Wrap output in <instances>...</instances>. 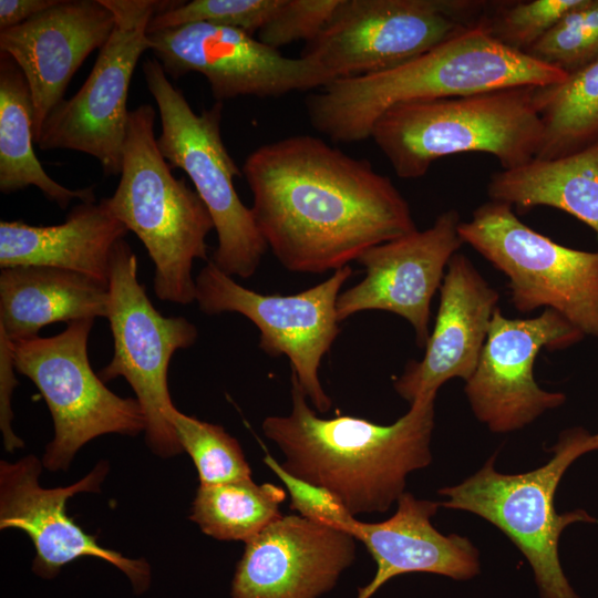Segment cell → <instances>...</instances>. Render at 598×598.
I'll return each instance as SVG.
<instances>
[{
    "instance_id": "9a60e30c",
    "label": "cell",
    "mask_w": 598,
    "mask_h": 598,
    "mask_svg": "<svg viewBox=\"0 0 598 598\" xmlns=\"http://www.w3.org/2000/svg\"><path fill=\"white\" fill-rule=\"evenodd\" d=\"M584 338L553 309L533 318L511 319L497 307L478 363L464 388L476 419L494 433H508L560 406L566 395L537 384L535 360L542 349H566Z\"/></svg>"
},
{
    "instance_id": "d590c367",
    "label": "cell",
    "mask_w": 598,
    "mask_h": 598,
    "mask_svg": "<svg viewBox=\"0 0 598 598\" xmlns=\"http://www.w3.org/2000/svg\"><path fill=\"white\" fill-rule=\"evenodd\" d=\"M591 442H592L595 451H597L598 450V432L596 434H591Z\"/></svg>"
},
{
    "instance_id": "8992f818",
    "label": "cell",
    "mask_w": 598,
    "mask_h": 598,
    "mask_svg": "<svg viewBox=\"0 0 598 598\" xmlns=\"http://www.w3.org/2000/svg\"><path fill=\"white\" fill-rule=\"evenodd\" d=\"M545 465L520 474H503L491 457L474 475L439 491L442 506L473 513L502 530L533 568L542 598H579L559 561L564 528L577 522L598 523L582 509L558 514L555 493L569 465L595 451L591 434L581 427L563 432Z\"/></svg>"
},
{
    "instance_id": "ac0fdd59",
    "label": "cell",
    "mask_w": 598,
    "mask_h": 598,
    "mask_svg": "<svg viewBox=\"0 0 598 598\" xmlns=\"http://www.w3.org/2000/svg\"><path fill=\"white\" fill-rule=\"evenodd\" d=\"M355 540L299 515H281L245 543L231 597L318 598L353 563Z\"/></svg>"
},
{
    "instance_id": "30bf717a",
    "label": "cell",
    "mask_w": 598,
    "mask_h": 598,
    "mask_svg": "<svg viewBox=\"0 0 598 598\" xmlns=\"http://www.w3.org/2000/svg\"><path fill=\"white\" fill-rule=\"evenodd\" d=\"M94 320L73 321L52 337L10 341L16 371L37 385L53 419L54 437L42 457L53 472L66 471L78 451L100 435L145 431L138 401L113 393L91 368Z\"/></svg>"
},
{
    "instance_id": "5bb4252c",
    "label": "cell",
    "mask_w": 598,
    "mask_h": 598,
    "mask_svg": "<svg viewBox=\"0 0 598 598\" xmlns=\"http://www.w3.org/2000/svg\"><path fill=\"white\" fill-rule=\"evenodd\" d=\"M147 39L167 75L203 74L217 102L238 96L277 97L332 82L317 63L282 55L235 28L190 23L147 32Z\"/></svg>"
},
{
    "instance_id": "836d02e7",
    "label": "cell",
    "mask_w": 598,
    "mask_h": 598,
    "mask_svg": "<svg viewBox=\"0 0 598 598\" xmlns=\"http://www.w3.org/2000/svg\"><path fill=\"white\" fill-rule=\"evenodd\" d=\"M14 371L10 340L0 331V427L7 452H13L24 446L23 441L16 435L12 429L11 399L18 384Z\"/></svg>"
},
{
    "instance_id": "83f0119b",
    "label": "cell",
    "mask_w": 598,
    "mask_h": 598,
    "mask_svg": "<svg viewBox=\"0 0 598 598\" xmlns=\"http://www.w3.org/2000/svg\"><path fill=\"white\" fill-rule=\"evenodd\" d=\"M184 452L193 460L199 484L249 478L251 470L238 441L221 425L182 413L176 406L167 414Z\"/></svg>"
},
{
    "instance_id": "f1b7e54d",
    "label": "cell",
    "mask_w": 598,
    "mask_h": 598,
    "mask_svg": "<svg viewBox=\"0 0 598 598\" xmlns=\"http://www.w3.org/2000/svg\"><path fill=\"white\" fill-rule=\"evenodd\" d=\"M525 54L567 75L598 61V0H582Z\"/></svg>"
},
{
    "instance_id": "484cf974",
    "label": "cell",
    "mask_w": 598,
    "mask_h": 598,
    "mask_svg": "<svg viewBox=\"0 0 598 598\" xmlns=\"http://www.w3.org/2000/svg\"><path fill=\"white\" fill-rule=\"evenodd\" d=\"M543 132L536 159L566 156L598 143V61L556 84L536 86Z\"/></svg>"
},
{
    "instance_id": "2e32d148",
    "label": "cell",
    "mask_w": 598,
    "mask_h": 598,
    "mask_svg": "<svg viewBox=\"0 0 598 598\" xmlns=\"http://www.w3.org/2000/svg\"><path fill=\"white\" fill-rule=\"evenodd\" d=\"M42 467V460L34 454L16 462H0V528H17L30 537L35 548L32 571L52 579L72 560L93 557L120 569L135 594L145 592L151 585L150 564L144 558H127L102 547L65 509L68 499L75 494L100 492L109 463L100 461L76 483L54 488H44L39 483Z\"/></svg>"
},
{
    "instance_id": "6da1fadb",
    "label": "cell",
    "mask_w": 598,
    "mask_h": 598,
    "mask_svg": "<svg viewBox=\"0 0 598 598\" xmlns=\"http://www.w3.org/2000/svg\"><path fill=\"white\" fill-rule=\"evenodd\" d=\"M243 173L257 227L292 272L336 271L369 248L417 229L389 177L312 135L259 146Z\"/></svg>"
},
{
    "instance_id": "277c9868",
    "label": "cell",
    "mask_w": 598,
    "mask_h": 598,
    "mask_svg": "<svg viewBox=\"0 0 598 598\" xmlns=\"http://www.w3.org/2000/svg\"><path fill=\"white\" fill-rule=\"evenodd\" d=\"M535 87L399 103L380 115L370 137L401 178L422 177L435 161L466 152L516 168L535 158L542 140Z\"/></svg>"
},
{
    "instance_id": "7c38bea8",
    "label": "cell",
    "mask_w": 598,
    "mask_h": 598,
    "mask_svg": "<svg viewBox=\"0 0 598 598\" xmlns=\"http://www.w3.org/2000/svg\"><path fill=\"white\" fill-rule=\"evenodd\" d=\"M115 27L100 49L86 81L58 104L44 121L35 144L42 151L71 150L96 158L105 175L121 174L130 111L127 96L140 56L150 50L152 18L177 1L103 0Z\"/></svg>"
},
{
    "instance_id": "f546056e",
    "label": "cell",
    "mask_w": 598,
    "mask_h": 598,
    "mask_svg": "<svg viewBox=\"0 0 598 598\" xmlns=\"http://www.w3.org/2000/svg\"><path fill=\"white\" fill-rule=\"evenodd\" d=\"M582 0H528L491 2L483 23L496 41L526 53Z\"/></svg>"
},
{
    "instance_id": "d6a6232c",
    "label": "cell",
    "mask_w": 598,
    "mask_h": 598,
    "mask_svg": "<svg viewBox=\"0 0 598 598\" xmlns=\"http://www.w3.org/2000/svg\"><path fill=\"white\" fill-rule=\"evenodd\" d=\"M262 461L285 485L290 497V508L299 516L352 535L358 519L349 513L334 494L324 487L293 476L268 453Z\"/></svg>"
},
{
    "instance_id": "ffe728a7",
    "label": "cell",
    "mask_w": 598,
    "mask_h": 598,
    "mask_svg": "<svg viewBox=\"0 0 598 598\" xmlns=\"http://www.w3.org/2000/svg\"><path fill=\"white\" fill-rule=\"evenodd\" d=\"M499 295L472 261L456 252L442 285L433 331L420 361H409L394 380L396 393L410 402L436 398L448 380L465 382L478 363Z\"/></svg>"
},
{
    "instance_id": "5b68a950",
    "label": "cell",
    "mask_w": 598,
    "mask_h": 598,
    "mask_svg": "<svg viewBox=\"0 0 598 598\" xmlns=\"http://www.w3.org/2000/svg\"><path fill=\"white\" fill-rule=\"evenodd\" d=\"M154 122L151 104L130 111L120 182L107 202L146 248L154 264L156 297L188 305L196 299L193 264L208 261L206 237L214 223L196 190L172 174L158 148Z\"/></svg>"
},
{
    "instance_id": "4dcf8cb0",
    "label": "cell",
    "mask_w": 598,
    "mask_h": 598,
    "mask_svg": "<svg viewBox=\"0 0 598 598\" xmlns=\"http://www.w3.org/2000/svg\"><path fill=\"white\" fill-rule=\"evenodd\" d=\"M282 0H193L177 1L156 13L147 32L190 23H209L243 30L252 35L268 22Z\"/></svg>"
},
{
    "instance_id": "d4e9b609",
    "label": "cell",
    "mask_w": 598,
    "mask_h": 598,
    "mask_svg": "<svg viewBox=\"0 0 598 598\" xmlns=\"http://www.w3.org/2000/svg\"><path fill=\"white\" fill-rule=\"evenodd\" d=\"M33 142L34 107L27 79L18 64L0 52L1 193L35 186L61 209L74 199L96 200L93 187L70 189L51 178L35 156Z\"/></svg>"
},
{
    "instance_id": "1f68e13d",
    "label": "cell",
    "mask_w": 598,
    "mask_h": 598,
    "mask_svg": "<svg viewBox=\"0 0 598 598\" xmlns=\"http://www.w3.org/2000/svg\"><path fill=\"white\" fill-rule=\"evenodd\" d=\"M340 0H282L280 7L257 33L270 48L315 39L326 27Z\"/></svg>"
},
{
    "instance_id": "4316f807",
    "label": "cell",
    "mask_w": 598,
    "mask_h": 598,
    "mask_svg": "<svg viewBox=\"0 0 598 598\" xmlns=\"http://www.w3.org/2000/svg\"><path fill=\"white\" fill-rule=\"evenodd\" d=\"M286 495L282 487L251 477L199 484L189 519L215 539L247 543L281 516Z\"/></svg>"
},
{
    "instance_id": "603a6c76",
    "label": "cell",
    "mask_w": 598,
    "mask_h": 598,
    "mask_svg": "<svg viewBox=\"0 0 598 598\" xmlns=\"http://www.w3.org/2000/svg\"><path fill=\"white\" fill-rule=\"evenodd\" d=\"M109 285L90 276L43 266L0 272V331L10 341L38 337L54 322L106 318Z\"/></svg>"
},
{
    "instance_id": "e0dca14e",
    "label": "cell",
    "mask_w": 598,
    "mask_h": 598,
    "mask_svg": "<svg viewBox=\"0 0 598 598\" xmlns=\"http://www.w3.org/2000/svg\"><path fill=\"white\" fill-rule=\"evenodd\" d=\"M456 209L440 214L432 226L373 246L357 262L365 277L341 292L339 322L367 310H382L405 319L415 342L424 348L430 338L431 301L440 289L447 265L464 244Z\"/></svg>"
},
{
    "instance_id": "4fadbf2b",
    "label": "cell",
    "mask_w": 598,
    "mask_h": 598,
    "mask_svg": "<svg viewBox=\"0 0 598 598\" xmlns=\"http://www.w3.org/2000/svg\"><path fill=\"white\" fill-rule=\"evenodd\" d=\"M352 274L348 265L298 293L264 295L239 285L208 260L195 278V301L208 316L237 312L248 318L260 332L259 348L270 357L286 355L291 375L316 410L324 413L332 402L319 369L340 332L337 300Z\"/></svg>"
},
{
    "instance_id": "8fae6325",
    "label": "cell",
    "mask_w": 598,
    "mask_h": 598,
    "mask_svg": "<svg viewBox=\"0 0 598 598\" xmlns=\"http://www.w3.org/2000/svg\"><path fill=\"white\" fill-rule=\"evenodd\" d=\"M114 353L97 375L105 383L124 378L132 386L145 417V440L161 457L183 451L167 414L172 402L167 371L174 353L195 343L198 330L184 317H165L150 300L137 278V258L118 240L113 247L109 275L107 317Z\"/></svg>"
},
{
    "instance_id": "44dd1931",
    "label": "cell",
    "mask_w": 598,
    "mask_h": 598,
    "mask_svg": "<svg viewBox=\"0 0 598 598\" xmlns=\"http://www.w3.org/2000/svg\"><path fill=\"white\" fill-rule=\"evenodd\" d=\"M395 513L379 523L357 520L352 536L377 564L372 580L359 588L357 598H371L388 580L408 573H432L456 580L480 573L477 548L456 534L443 535L431 523L441 503L403 493Z\"/></svg>"
},
{
    "instance_id": "cb8c5ba5",
    "label": "cell",
    "mask_w": 598,
    "mask_h": 598,
    "mask_svg": "<svg viewBox=\"0 0 598 598\" xmlns=\"http://www.w3.org/2000/svg\"><path fill=\"white\" fill-rule=\"evenodd\" d=\"M489 200L530 209L548 206L566 212L598 236V143L550 159H532L512 169L493 173Z\"/></svg>"
},
{
    "instance_id": "ba28073f",
    "label": "cell",
    "mask_w": 598,
    "mask_h": 598,
    "mask_svg": "<svg viewBox=\"0 0 598 598\" xmlns=\"http://www.w3.org/2000/svg\"><path fill=\"white\" fill-rule=\"evenodd\" d=\"M458 234L507 277L517 311L553 309L585 337L598 339V251L563 246L495 200L475 208Z\"/></svg>"
},
{
    "instance_id": "7a4b0ae2",
    "label": "cell",
    "mask_w": 598,
    "mask_h": 598,
    "mask_svg": "<svg viewBox=\"0 0 598 598\" xmlns=\"http://www.w3.org/2000/svg\"><path fill=\"white\" fill-rule=\"evenodd\" d=\"M291 400L289 415L262 421L265 436L282 452L287 472L330 491L354 517L389 511L405 493L408 475L432 461L435 398L413 402L389 425L318 416L293 375Z\"/></svg>"
},
{
    "instance_id": "d6986e66",
    "label": "cell",
    "mask_w": 598,
    "mask_h": 598,
    "mask_svg": "<svg viewBox=\"0 0 598 598\" xmlns=\"http://www.w3.org/2000/svg\"><path fill=\"white\" fill-rule=\"evenodd\" d=\"M115 16L103 0H60L0 31V52L24 74L34 107V142L85 59L109 40Z\"/></svg>"
},
{
    "instance_id": "e575fe53",
    "label": "cell",
    "mask_w": 598,
    "mask_h": 598,
    "mask_svg": "<svg viewBox=\"0 0 598 598\" xmlns=\"http://www.w3.org/2000/svg\"><path fill=\"white\" fill-rule=\"evenodd\" d=\"M60 0H0V31L17 27Z\"/></svg>"
},
{
    "instance_id": "3957f363",
    "label": "cell",
    "mask_w": 598,
    "mask_h": 598,
    "mask_svg": "<svg viewBox=\"0 0 598 598\" xmlns=\"http://www.w3.org/2000/svg\"><path fill=\"white\" fill-rule=\"evenodd\" d=\"M567 74L512 50L482 22L388 71L336 80L306 99L311 125L337 143L370 137L391 106L517 87L546 86Z\"/></svg>"
},
{
    "instance_id": "52a82bcc",
    "label": "cell",
    "mask_w": 598,
    "mask_h": 598,
    "mask_svg": "<svg viewBox=\"0 0 598 598\" xmlns=\"http://www.w3.org/2000/svg\"><path fill=\"white\" fill-rule=\"evenodd\" d=\"M142 71L159 112L158 148L172 168L188 175L212 216L217 247L210 260L228 276L251 277L268 246L234 186L243 172L221 138L223 102L197 114L155 58Z\"/></svg>"
},
{
    "instance_id": "9c48e42d",
    "label": "cell",
    "mask_w": 598,
    "mask_h": 598,
    "mask_svg": "<svg viewBox=\"0 0 598 598\" xmlns=\"http://www.w3.org/2000/svg\"><path fill=\"white\" fill-rule=\"evenodd\" d=\"M491 2L480 0H340L300 56L332 82L399 66L478 25Z\"/></svg>"
},
{
    "instance_id": "7402d4cb",
    "label": "cell",
    "mask_w": 598,
    "mask_h": 598,
    "mask_svg": "<svg viewBox=\"0 0 598 598\" xmlns=\"http://www.w3.org/2000/svg\"><path fill=\"white\" fill-rule=\"evenodd\" d=\"M127 231L112 213L107 198L80 202L59 225L1 220L0 267H53L109 285L113 247Z\"/></svg>"
}]
</instances>
